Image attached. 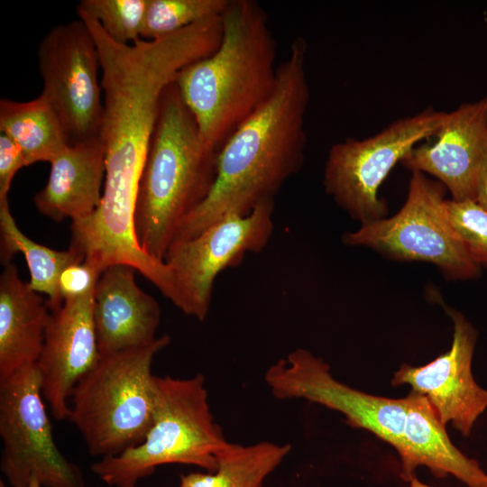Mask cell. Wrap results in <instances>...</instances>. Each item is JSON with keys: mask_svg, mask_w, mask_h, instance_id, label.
Returning <instances> with one entry per match:
<instances>
[{"mask_svg": "<svg viewBox=\"0 0 487 487\" xmlns=\"http://www.w3.org/2000/svg\"><path fill=\"white\" fill-rule=\"evenodd\" d=\"M307 50L304 38L293 40L287 59L278 66L273 93L222 145L210 193L180 222L171 244L196 236L226 216H245L274 200L286 180L300 170L310 96Z\"/></svg>", "mask_w": 487, "mask_h": 487, "instance_id": "obj_1", "label": "cell"}, {"mask_svg": "<svg viewBox=\"0 0 487 487\" xmlns=\"http://www.w3.org/2000/svg\"><path fill=\"white\" fill-rule=\"evenodd\" d=\"M222 25L215 51L183 68L175 79L204 141L217 152L270 98L278 78L275 39L257 2L229 0Z\"/></svg>", "mask_w": 487, "mask_h": 487, "instance_id": "obj_2", "label": "cell"}, {"mask_svg": "<svg viewBox=\"0 0 487 487\" xmlns=\"http://www.w3.org/2000/svg\"><path fill=\"white\" fill-rule=\"evenodd\" d=\"M217 154L174 81L161 96L135 209L138 242L152 258L163 260L180 222L210 193Z\"/></svg>", "mask_w": 487, "mask_h": 487, "instance_id": "obj_3", "label": "cell"}, {"mask_svg": "<svg viewBox=\"0 0 487 487\" xmlns=\"http://www.w3.org/2000/svg\"><path fill=\"white\" fill-rule=\"evenodd\" d=\"M153 391V421L144 440L90 467L109 486L135 487L157 467L170 464L212 473L217 455L229 443L214 420L201 373L188 379L154 376Z\"/></svg>", "mask_w": 487, "mask_h": 487, "instance_id": "obj_4", "label": "cell"}, {"mask_svg": "<svg viewBox=\"0 0 487 487\" xmlns=\"http://www.w3.org/2000/svg\"><path fill=\"white\" fill-rule=\"evenodd\" d=\"M170 342L164 335L143 347L101 354L78 382L68 419L90 455L115 456L144 440L153 421L152 364Z\"/></svg>", "mask_w": 487, "mask_h": 487, "instance_id": "obj_5", "label": "cell"}, {"mask_svg": "<svg viewBox=\"0 0 487 487\" xmlns=\"http://www.w3.org/2000/svg\"><path fill=\"white\" fill-rule=\"evenodd\" d=\"M446 188L411 171L406 200L393 216L360 225L343 235L344 244L368 247L390 259L427 262L447 280L476 278L471 259L444 212Z\"/></svg>", "mask_w": 487, "mask_h": 487, "instance_id": "obj_6", "label": "cell"}, {"mask_svg": "<svg viewBox=\"0 0 487 487\" xmlns=\"http://www.w3.org/2000/svg\"><path fill=\"white\" fill-rule=\"evenodd\" d=\"M446 115L429 106L392 121L370 137L335 143L324 168L326 192L361 225L386 217L381 185L410 150L435 136Z\"/></svg>", "mask_w": 487, "mask_h": 487, "instance_id": "obj_7", "label": "cell"}, {"mask_svg": "<svg viewBox=\"0 0 487 487\" xmlns=\"http://www.w3.org/2000/svg\"><path fill=\"white\" fill-rule=\"evenodd\" d=\"M274 200L261 203L248 215H230L196 236L172 244L163 262L161 292L186 315L207 316L214 281L224 270L239 264L247 253H258L272 231Z\"/></svg>", "mask_w": 487, "mask_h": 487, "instance_id": "obj_8", "label": "cell"}, {"mask_svg": "<svg viewBox=\"0 0 487 487\" xmlns=\"http://www.w3.org/2000/svg\"><path fill=\"white\" fill-rule=\"evenodd\" d=\"M36 363L0 381V470L10 487H87L80 467L55 444Z\"/></svg>", "mask_w": 487, "mask_h": 487, "instance_id": "obj_9", "label": "cell"}, {"mask_svg": "<svg viewBox=\"0 0 487 487\" xmlns=\"http://www.w3.org/2000/svg\"><path fill=\"white\" fill-rule=\"evenodd\" d=\"M41 94L55 110L68 144L100 138L104 102L96 41L78 20L54 26L37 51Z\"/></svg>", "mask_w": 487, "mask_h": 487, "instance_id": "obj_10", "label": "cell"}, {"mask_svg": "<svg viewBox=\"0 0 487 487\" xmlns=\"http://www.w3.org/2000/svg\"><path fill=\"white\" fill-rule=\"evenodd\" d=\"M265 381L274 397L304 399L341 412L351 427L366 429L401 451L406 398L374 396L353 389L335 380L321 358L302 348L270 366Z\"/></svg>", "mask_w": 487, "mask_h": 487, "instance_id": "obj_11", "label": "cell"}, {"mask_svg": "<svg viewBox=\"0 0 487 487\" xmlns=\"http://www.w3.org/2000/svg\"><path fill=\"white\" fill-rule=\"evenodd\" d=\"M94 290L66 299L51 310L45 330L36 366L43 398L57 420L68 419L76 385L101 355L94 324Z\"/></svg>", "mask_w": 487, "mask_h": 487, "instance_id": "obj_12", "label": "cell"}, {"mask_svg": "<svg viewBox=\"0 0 487 487\" xmlns=\"http://www.w3.org/2000/svg\"><path fill=\"white\" fill-rule=\"evenodd\" d=\"M449 315L454 324L450 349L424 366L403 364L391 383L410 385L413 391L427 398L445 426L451 422L468 436L487 409V391L476 383L472 373L475 331L459 312L451 309Z\"/></svg>", "mask_w": 487, "mask_h": 487, "instance_id": "obj_13", "label": "cell"}, {"mask_svg": "<svg viewBox=\"0 0 487 487\" xmlns=\"http://www.w3.org/2000/svg\"><path fill=\"white\" fill-rule=\"evenodd\" d=\"M434 137L432 142L416 145L400 164L435 178L453 200H474L487 143V96L446 112Z\"/></svg>", "mask_w": 487, "mask_h": 487, "instance_id": "obj_14", "label": "cell"}, {"mask_svg": "<svg viewBox=\"0 0 487 487\" xmlns=\"http://www.w3.org/2000/svg\"><path fill=\"white\" fill-rule=\"evenodd\" d=\"M136 271L127 264H114L98 278L94 324L100 354L143 347L157 339L161 309L136 283Z\"/></svg>", "mask_w": 487, "mask_h": 487, "instance_id": "obj_15", "label": "cell"}, {"mask_svg": "<svg viewBox=\"0 0 487 487\" xmlns=\"http://www.w3.org/2000/svg\"><path fill=\"white\" fill-rule=\"evenodd\" d=\"M50 164L49 179L33 197L37 210L56 222L91 216L100 204L105 177L101 138L68 144Z\"/></svg>", "mask_w": 487, "mask_h": 487, "instance_id": "obj_16", "label": "cell"}, {"mask_svg": "<svg viewBox=\"0 0 487 487\" xmlns=\"http://www.w3.org/2000/svg\"><path fill=\"white\" fill-rule=\"evenodd\" d=\"M405 398L406 418L399 453L400 477L409 482L414 470L425 465L436 477L451 473L469 487H487V473L452 444L446 426L427 398L413 391Z\"/></svg>", "mask_w": 487, "mask_h": 487, "instance_id": "obj_17", "label": "cell"}, {"mask_svg": "<svg viewBox=\"0 0 487 487\" xmlns=\"http://www.w3.org/2000/svg\"><path fill=\"white\" fill-rule=\"evenodd\" d=\"M51 310L14 263L4 266L0 276V381L40 356Z\"/></svg>", "mask_w": 487, "mask_h": 487, "instance_id": "obj_18", "label": "cell"}, {"mask_svg": "<svg viewBox=\"0 0 487 487\" xmlns=\"http://www.w3.org/2000/svg\"><path fill=\"white\" fill-rule=\"evenodd\" d=\"M0 133L19 146L27 165L51 162L68 145L60 118L41 93L27 102L2 98Z\"/></svg>", "mask_w": 487, "mask_h": 487, "instance_id": "obj_19", "label": "cell"}, {"mask_svg": "<svg viewBox=\"0 0 487 487\" xmlns=\"http://www.w3.org/2000/svg\"><path fill=\"white\" fill-rule=\"evenodd\" d=\"M21 253L30 273V287L38 293L48 296L50 310L63 303L58 290L60 272L69 265L81 262L84 256L69 247L58 251L40 244L27 237L18 227L9 207L8 198L0 199V262L5 266L13 257Z\"/></svg>", "mask_w": 487, "mask_h": 487, "instance_id": "obj_20", "label": "cell"}, {"mask_svg": "<svg viewBox=\"0 0 487 487\" xmlns=\"http://www.w3.org/2000/svg\"><path fill=\"white\" fill-rule=\"evenodd\" d=\"M290 448L268 441L249 446L229 442L217 455L216 471L181 474L179 487H263Z\"/></svg>", "mask_w": 487, "mask_h": 487, "instance_id": "obj_21", "label": "cell"}, {"mask_svg": "<svg viewBox=\"0 0 487 487\" xmlns=\"http://www.w3.org/2000/svg\"><path fill=\"white\" fill-rule=\"evenodd\" d=\"M229 0H149L141 38L155 40L220 16Z\"/></svg>", "mask_w": 487, "mask_h": 487, "instance_id": "obj_22", "label": "cell"}, {"mask_svg": "<svg viewBox=\"0 0 487 487\" xmlns=\"http://www.w3.org/2000/svg\"><path fill=\"white\" fill-rule=\"evenodd\" d=\"M149 0H82L78 6L97 20L106 35L119 44L141 39Z\"/></svg>", "mask_w": 487, "mask_h": 487, "instance_id": "obj_23", "label": "cell"}, {"mask_svg": "<svg viewBox=\"0 0 487 487\" xmlns=\"http://www.w3.org/2000/svg\"><path fill=\"white\" fill-rule=\"evenodd\" d=\"M444 212L471 259L487 268V210L475 200L446 199Z\"/></svg>", "mask_w": 487, "mask_h": 487, "instance_id": "obj_24", "label": "cell"}, {"mask_svg": "<svg viewBox=\"0 0 487 487\" xmlns=\"http://www.w3.org/2000/svg\"><path fill=\"white\" fill-rule=\"evenodd\" d=\"M101 273L97 267L87 261L67 266L58 280L61 301L82 297L94 290Z\"/></svg>", "mask_w": 487, "mask_h": 487, "instance_id": "obj_25", "label": "cell"}, {"mask_svg": "<svg viewBox=\"0 0 487 487\" xmlns=\"http://www.w3.org/2000/svg\"><path fill=\"white\" fill-rule=\"evenodd\" d=\"M26 166L19 146L6 134L0 133V199L7 198L15 174Z\"/></svg>", "mask_w": 487, "mask_h": 487, "instance_id": "obj_26", "label": "cell"}, {"mask_svg": "<svg viewBox=\"0 0 487 487\" xmlns=\"http://www.w3.org/2000/svg\"><path fill=\"white\" fill-rule=\"evenodd\" d=\"M474 200L487 210V143L479 169Z\"/></svg>", "mask_w": 487, "mask_h": 487, "instance_id": "obj_27", "label": "cell"}, {"mask_svg": "<svg viewBox=\"0 0 487 487\" xmlns=\"http://www.w3.org/2000/svg\"><path fill=\"white\" fill-rule=\"evenodd\" d=\"M410 482V487H429L424 483H422L418 478L415 476L412 477Z\"/></svg>", "mask_w": 487, "mask_h": 487, "instance_id": "obj_28", "label": "cell"}, {"mask_svg": "<svg viewBox=\"0 0 487 487\" xmlns=\"http://www.w3.org/2000/svg\"><path fill=\"white\" fill-rule=\"evenodd\" d=\"M0 487H10L9 485H6L5 483H4L3 481L0 482ZM28 487H42L40 482H38V480L34 479L31 482V483L29 484Z\"/></svg>", "mask_w": 487, "mask_h": 487, "instance_id": "obj_29", "label": "cell"}]
</instances>
